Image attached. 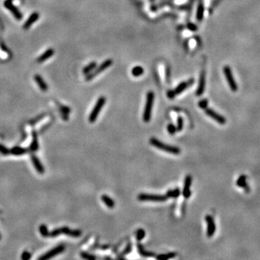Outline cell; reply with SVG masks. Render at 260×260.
Instances as JSON below:
<instances>
[{
    "instance_id": "1",
    "label": "cell",
    "mask_w": 260,
    "mask_h": 260,
    "mask_svg": "<svg viewBox=\"0 0 260 260\" xmlns=\"http://www.w3.org/2000/svg\"><path fill=\"white\" fill-rule=\"evenodd\" d=\"M150 143L153 146L155 147L156 148L160 149V150H163V151L166 152V153H171V154L173 155H179L181 153V150L180 148H177L176 146H172V145H168L166 144L162 143V142L158 140V139L151 138L150 140Z\"/></svg>"
},
{
    "instance_id": "2",
    "label": "cell",
    "mask_w": 260,
    "mask_h": 260,
    "mask_svg": "<svg viewBox=\"0 0 260 260\" xmlns=\"http://www.w3.org/2000/svg\"><path fill=\"white\" fill-rule=\"evenodd\" d=\"M155 95L153 91H149L147 93L146 97V103H145V109L143 112V121L146 123H148L151 119L152 115V110L153 107V103H154Z\"/></svg>"
},
{
    "instance_id": "3",
    "label": "cell",
    "mask_w": 260,
    "mask_h": 260,
    "mask_svg": "<svg viewBox=\"0 0 260 260\" xmlns=\"http://www.w3.org/2000/svg\"><path fill=\"white\" fill-rule=\"evenodd\" d=\"M106 101V99L104 96H101V97H100L98 99L96 105H95L94 108H93L92 112H91V114L89 116V122L91 123H94L96 122L100 112H101V109L104 107V106L105 105Z\"/></svg>"
},
{
    "instance_id": "4",
    "label": "cell",
    "mask_w": 260,
    "mask_h": 260,
    "mask_svg": "<svg viewBox=\"0 0 260 260\" xmlns=\"http://www.w3.org/2000/svg\"><path fill=\"white\" fill-rule=\"evenodd\" d=\"M112 63L113 61L112 59H106L105 62H104L101 65H100L98 67L95 69L93 71L90 72L89 74H88V75L86 76V80H91L93 79L95 77H96L98 75L100 74V73L104 72V70H106L108 67L112 66Z\"/></svg>"
},
{
    "instance_id": "5",
    "label": "cell",
    "mask_w": 260,
    "mask_h": 260,
    "mask_svg": "<svg viewBox=\"0 0 260 260\" xmlns=\"http://www.w3.org/2000/svg\"><path fill=\"white\" fill-rule=\"evenodd\" d=\"M137 199L140 201H153V202H165L167 200L168 197L166 195H160V194H145L142 193L137 197Z\"/></svg>"
},
{
    "instance_id": "6",
    "label": "cell",
    "mask_w": 260,
    "mask_h": 260,
    "mask_svg": "<svg viewBox=\"0 0 260 260\" xmlns=\"http://www.w3.org/2000/svg\"><path fill=\"white\" fill-rule=\"evenodd\" d=\"M223 73L225 78H226L227 82H228V84L230 87V90L232 91H233V92H235V91H238V85L236 84L234 77H233L231 69L228 66H225L223 67Z\"/></svg>"
},
{
    "instance_id": "7",
    "label": "cell",
    "mask_w": 260,
    "mask_h": 260,
    "mask_svg": "<svg viewBox=\"0 0 260 260\" xmlns=\"http://www.w3.org/2000/svg\"><path fill=\"white\" fill-rule=\"evenodd\" d=\"M64 249H65L64 245L60 244L59 245V246H56V247L52 248V249H51L50 251H49L48 252H46V254L42 255L41 256H40V257L38 258V259L41 260L49 259L51 258L54 257L55 256H56V255L62 253V251H64Z\"/></svg>"
},
{
    "instance_id": "8",
    "label": "cell",
    "mask_w": 260,
    "mask_h": 260,
    "mask_svg": "<svg viewBox=\"0 0 260 260\" xmlns=\"http://www.w3.org/2000/svg\"><path fill=\"white\" fill-rule=\"evenodd\" d=\"M205 221L207 223V235L209 238H211L215 233L216 226L214 219L211 215H207L205 217Z\"/></svg>"
},
{
    "instance_id": "9",
    "label": "cell",
    "mask_w": 260,
    "mask_h": 260,
    "mask_svg": "<svg viewBox=\"0 0 260 260\" xmlns=\"http://www.w3.org/2000/svg\"><path fill=\"white\" fill-rule=\"evenodd\" d=\"M204 112H205V114H207L208 117H210V118H212V119L216 121L218 124H225L226 123V119H225L223 116L219 114L218 113H217L214 110H212V109L206 108V109H204Z\"/></svg>"
},
{
    "instance_id": "10",
    "label": "cell",
    "mask_w": 260,
    "mask_h": 260,
    "mask_svg": "<svg viewBox=\"0 0 260 260\" xmlns=\"http://www.w3.org/2000/svg\"><path fill=\"white\" fill-rule=\"evenodd\" d=\"M4 7L7 8V9L12 13V14L14 15V17H15L16 19L18 20L22 19V14H21V12H20L18 8H17L14 4H13L12 0H6V1H4Z\"/></svg>"
},
{
    "instance_id": "11",
    "label": "cell",
    "mask_w": 260,
    "mask_h": 260,
    "mask_svg": "<svg viewBox=\"0 0 260 260\" xmlns=\"http://www.w3.org/2000/svg\"><path fill=\"white\" fill-rule=\"evenodd\" d=\"M192 178L190 175H188L186 176L185 180H184V185L183 188L182 194L185 199H189L192 195V192L190 191V187L192 185Z\"/></svg>"
},
{
    "instance_id": "12",
    "label": "cell",
    "mask_w": 260,
    "mask_h": 260,
    "mask_svg": "<svg viewBox=\"0 0 260 260\" xmlns=\"http://www.w3.org/2000/svg\"><path fill=\"white\" fill-rule=\"evenodd\" d=\"M31 161H32L33 165L35 167V170L38 172L40 174H43L45 171L43 166L42 165L41 162L40 161V160L38 159V158L35 155H31Z\"/></svg>"
},
{
    "instance_id": "13",
    "label": "cell",
    "mask_w": 260,
    "mask_h": 260,
    "mask_svg": "<svg viewBox=\"0 0 260 260\" xmlns=\"http://www.w3.org/2000/svg\"><path fill=\"white\" fill-rule=\"evenodd\" d=\"M204 89H205V74H204V72H202L200 78H199L198 88L196 91V95L197 96H201L204 93Z\"/></svg>"
},
{
    "instance_id": "14",
    "label": "cell",
    "mask_w": 260,
    "mask_h": 260,
    "mask_svg": "<svg viewBox=\"0 0 260 260\" xmlns=\"http://www.w3.org/2000/svg\"><path fill=\"white\" fill-rule=\"evenodd\" d=\"M60 230H61V233L70 235L73 238H77L82 235V232L80 230H72L68 227H62L60 228Z\"/></svg>"
},
{
    "instance_id": "15",
    "label": "cell",
    "mask_w": 260,
    "mask_h": 260,
    "mask_svg": "<svg viewBox=\"0 0 260 260\" xmlns=\"http://www.w3.org/2000/svg\"><path fill=\"white\" fill-rule=\"evenodd\" d=\"M193 82H194V80H189V81L187 82H182L176 88V89L174 90V93L176 95H179L180 93H181L184 91H185L186 88H188L189 85L192 84Z\"/></svg>"
},
{
    "instance_id": "16",
    "label": "cell",
    "mask_w": 260,
    "mask_h": 260,
    "mask_svg": "<svg viewBox=\"0 0 260 260\" xmlns=\"http://www.w3.org/2000/svg\"><path fill=\"white\" fill-rule=\"evenodd\" d=\"M34 80L36 82L37 85L41 91H46L48 90V85L45 83V81H44L41 76H40L39 75H35L34 76Z\"/></svg>"
},
{
    "instance_id": "17",
    "label": "cell",
    "mask_w": 260,
    "mask_h": 260,
    "mask_svg": "<svg viewBox=\"0 0 260 260\" xmlns=\"http://www.w3.org/2000/svg\"><path fill=\"white\" fill-rule=\"evenodd\" d=\"M38 18H39L38 13H37V12L33 13L30 17H29V18L27 20H26V22H25V25H24V26H23V28L25 29H28L29 28H30V26L34 23V22H36Z\"/></svg>"
},
{
    "instance_id": "18",
    "label": "cell",
    "mask_w": 260,
    "mask_h": 260,
    "mask_svg": "<svg viewBox=\"0 0 260 260\" xmlns=\"http://www.w3.org/2000/svg\"><path fill=\"white\" fill-rule=\"evenodd\" d=\"M54 54V50L53 49H49L44 52L43 54H42L41 56H38V58L37 61L38 62H45L46 60L49 59L51 56H52Z\"/></svg>"
},
{
    "instance_id": "19",
    "label": "cell",
    "mask_w": 260,
    "mask_h": 260,
    "mask_svg": "<svg viewBox=\"0 0 260 260\" xmlns=\"http://www.w3.org/2000/svg\"><path fill=\"white\" fill-rule=\"evenodd\" d=\"M101 199H102V201L104 202V204H105L109 208L112 209L114 208V206H115V202H114V201L110 197L106 195V194H103V195L101 196Z\"/></svg>"
},
{
    "instance_id": "20",
    "label": "cell",
    "mask_w": 260,
    "mask_h": 260,
    "mask_svg": "<svg viewBox=\"0 0 260 260\" xmlns=\"http://www.w3.org/2000/svg\"><path fill=\"white\" fill-rule=\"evenodd\" d=\"M33 141L31 143V145L30 146V150L31 151H37L38 149L39 148L38 145V136L37 134L35 132H33Z\"/></svg>"
},
{
    "instance_id": "21",
    "label": "cell",
    "mask_w": 260,
    "mask_h": 260,
    "mask_svg": "<svg viewBox=\"0 0 260 260\" xmlns=\"http://www.w3.org/2000/svg\"><path fill=\"white\" fill-rule=\"evenodd\" d=\"M137 249H138V252L140 253V254L141 256H145V257H149V256H155V254L153 252H150V251H148L146 250H145V248H143V246H142L140 243L137 244Z\"/></svg>"
},
{
    "instance_id": "22",
    "label": "cell",
    "mask_w": 260,
    "mask_h": 260,
    "mask_svg": "<svg viewBox=\"0 0 260 260\" xmlns=\"http://www.w3.org/2000/svg\"><path fill=\"white\" fill-rule=\"evenodd\" d=\"M28 151V149L26 148H21V147H14V148L10 150V153H12V155L18 156V155H22L25 154Z\"/></svg>"
},
{
    "instance_id": "23",
    "label": "cell",
    "mask_w": 260,
    "mask_h": 260,
    "mask_svg": "<svg viewBox=\"0 0 260 260\" xmlns=\"http://www.w3.org/2000/svg\"><path fill=\"white\" fill-rule=\"evenodd\" d=\"M204 7L203 4L202 2H200L198 4L197 9V19L198 21H202L203 20V16H204Z\"/></svg>"
},
{
    "instance_id": "24",
    "label": "cell",
    "mask_w": 260,
    "mask_h": 260,
    "mask_svg": "<svg viewBox=\"0 0 260 260\" xmlns=\"http://www.w3.org/2000/svg\"><path fill=\"white\" fill-rule=\"evenodd\" d=\"M235 184H236V186H238V187L243 188L244 189L247 186V184H246V176L245 175H241L238 178Z\"/></svg>"
},
{
    "instance_id": "25",
    "label": "cell",
    "mask_w": 260,
    "mask_h": 260,
    "mask_svg": "<svg viewBox=\"0 0 260 260\" xmlns=\"http://www.w3.org/2000/svg\"><path fill=\"white\" fill-rule=\"evenodd\" d=\"M180 194H181V191H180L179 189L176 188V189H173V190H168L166 192V195L168 198H177L180 195Z\"/></svg>"
},
{
    "instance_id": "26",
    "label": "cell",
    "mask_w": 260,
    "mask_h": 260,
    "mask_svg": "<svg viewBox=\"0 0 260 260\" xmlns=\"http://www.w3.org/2000/svg\"><path fill=\"white\" fill-rule=\"evenodd\" d=\"M176 256V253L171 252V253H168V254L158 255V256H156V259L158 260H166V259H172V258L175 257Z\"/></svg>"
},
{
    "instance_id": "27",
    "label": "cell",
    "mask_w": 260,
    "mask_h": 260,
    "mask_svg": "<svg viewBox=\"0 0 260 260\" xmlns=\"http://www.w3.org/2000/svg\"><path fill=\"white\" fill-rule=\"evenodd\" d=\"M144 73V69L140 66L135 67L132 70V74L134 77H140Z\"/></svg>"
},
{
    "instance_id": "28",
    "label": "cell",
    "mask_w": 260,
    "mask_h": 260,
    "mask_svg": "<svg viewBox=\"0 0 260 260\" xmlns=\"http://www.w3.org/2000/svg\"><path fill=\"white\" fill-rule=\"evenodd\" d=\"M96 65L97 64H96V62H91V63H90L89 64L87 65L83 69V72H84V74L88 75L89 74L90 72H91L93 70H94L96 68Z\"/></svg>"
},
{
    "instance_id": "29",
    "label": "cell",
    "mask_w": 260,
    "mask_h": 260,
    "mask_svg": "<svg viewBox=\"0 0 260 260\" xmlns=\"http://www.w3.org/2000/svg\"><path fill=\"white\" fill-rule=\"evenodd\" d=\"M39 231H40V233L41 234V235L44 238H46V237L49 236V233L50 232L49 231L48 228L46 225L44 224H42L39 226Z\"/></svg>"
},
{
    "instance_id": "30",
    "label": "cell",
    "mask_w": 260,
    "mask_h": 260,
    "mask_svg": "<svg viewBox=\"0 0 260 260\" xmlns=\"http://www.w3.org/2000/svg\"><path fill=\"white\" fill-rule=\"evenodd\" d=\"M145 236V231L143 228H139L136 232V238L138 241H142Z\"/></svg>"
},
{
    "instance_id": "31",
    "label": "cell",
    "mask_w": 260,
    "mask_h": 260,
    "mask_svg": "<svg viewBox=\"0 0 260 260\" xmlns=\"http://www.w3.org/2000/svg\"><path fill=\"white\" fill-rule=\"evenodd\" d=\"M80 256L84 259H88V260H96V256H94L93 254H89V253H87V252H81Z\"/></svg>"
},
{
    "instance_id": "32",
    "label": "cell",
    "mask_w": 260,
    "mask_h": 260,
    "mask_svg": "<svg viewBox=\"0 0 260 260\" xmlns=\"http://www.w3.org/2000/svg\"><path fill=\"white\" fill-rule=\"evenodd\" d=\"M183 127H184V120H183V118L181 117H178L177 125H176L177 132H181L183 130Z\"/></svg>"
},
{
    "instance_id": "33",
    "label": "cell",
    "mask_w": 260,
    "mask_h": 260,
    "mask_svg": "<svg viewBox=\"0 0 260 260\" xmlns=\"http://www.w3.org/2000/svg\"><path fill=\"white\" fill-rule=\"evenodd\" d=\"M167 130L168 132H169L170 135H173L176 133V132H177V130H176V127H175L173 124H169L167 127Z\"/></svg>"
},
{
    "instance_id": "34",
    "label": "cell",
    "mask_w": 260,
    "mask_h": 260,
    "mask_svg": "<svg viewBox=\"0 0 260 260\" xmlns=\"http://www.w3.org/2000/svg\"><path fill=\"white\" fill-rule=\"evenodd\" d=\"M208 103L209 101H207V99H202L198 103V106L200 109H205L206 108H207V106H208Z\"/></svg>"
},
{
    "instance_id": "35",
    "label": "cell",
    "mask_w": 260,
    "mask_h": 260,
    "mask_svg": "<svg viewBox=\"0 0 260 260\" xmlns=\"http://www.w3.org/2000/svg\"><path fill=\"white\" fill-rule=\"evenodd\" d=\"M60 234H62L61 230H60V228H56V229L53 230L52 231L50 232L49 237H51V238H55V237L58 236V235H60Z\"/></svg>"
},
{
    "instance_id": "36",
    "label": "cell",
    "mask_w": 260,
    "mask_h": 260,
    "mask_svg": "<svg viewBox=\"0 0 260 260\" xmlns=\"http://www.w3.org/2000/svg\"><path fill=\"white\" fill-rule=\"evenodd\" d=\"M60 109H61V112L62 114V116H63V117H64V116L65 117H67L68 114L70 113V109H69V108L67 107V106H61V107H60Z\"/></svg>"
},
{
    "instance_id": "37",
    "label": "cell",
    "mask_w": 260,
    "mask_h": 260,
    "mask_svg": "<svg viewBox=\"0 0 260 260\" xmlns=\"http://www.w3.org/2000/svg\"><path fill=\"white\" fill-rule=\"evenodd\" d=\"M10 153V150L7 148H6L4 145L0 144V153L2 155H8Z\"/></svg>"
},
{
    "instance_id": "38",
    "label": "cell",
    "mask_w": 260,
    "mask_h": 260,
    "mask_svg": "<svg viewBox=\"0 0 260 260\" xmlns=\"http://www.w3.org/2000/svg\"><path fill=\"white\" fill-rule=\"evenodd\" d=\"M30 257H31L30 253L28 252V251H24V252H22V256H21V259H23V260H28V259H30Z\"/></svg>"
},
{
    "instance_id": "39",
    "label": "cell",
    "mask_w": 260,
    "mask_h": 260,
    "mask_svg": "<svg viewBox=\"0 0 260 260\" xmlns=\"http://www.w3.org/2000/svg\"><path fill=\"white\" fill-rule=\"evenodd\" d=\"M132 251V245L131 243H128V245L127 246V247L124 248V250L122 252V255H127Z\"/></svg>"
},
{
    "instance_id": "40",
    "label": "cell",
    "mask_w": 260,
    "mask_h": 260,
    "mask_svg": "<svg viewBox=\"0 0 260 260\" xmlns=\"http://www.w3.org/2000/svg\"><path fill=\"white\" fill-rule=\"evenodd\" d=\"M167 96H168V97L169 98L173 99V98H174L175 96H176V95L175 94L174 91H168V92L167 93Z\"/></svg>"
},
{
    "instance_id": "41",
    "label": "cell",
    "mask_w": 260,
    "mask_h": 260,
    "mask_svg": "<svg viewBox=\"0 0 260 260\" xmlns=\"http://www.w3.org/2000/svg\"><path fill=\"white\" fill-rule=\"evenodd\" d=\"M189 29H190V30H194V31L197 30V26H196L195 25H194V24H193V23L189 24Z\"/></svg>"
},
{
    "instance_id": "42",
    "label": "cell",
    "mask_w": 260,
    "mask_h": 260,
    "mask_svg": "<svg viewBox=\"0 0 260 260\" xmlns=\"http://www.w3.org/2000/svg\"><path fill=\"white\" fill-rule=\"evenodd\" d=\"M1 233H0V240H1Z\"/></svg>"
},
{
    "instance_id": "43",
    "label": "cell",
    "mask_w": 260,
    "mask_h": 260,
    "mask_svg": "<svg viewBox=\"0 0 260 260\" xmlns=\"http://www.w3.org/2000/svg\"><path fill=\"white\" fill-rule=\"evenodd\" d=\"M0 212H1V211H0Z\"/></svg>"
}]
</instances>
